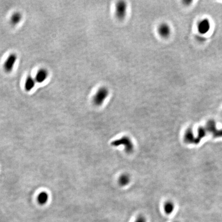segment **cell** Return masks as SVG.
<instances>
[{"instance_id": "2", "label": "cell", "mask_w": 222, "mask_h": 222, "mask_svg": "<svg viewBox=\"0 0 222 222\" xmlns=\"http://www.w3.org/2000/svg\"><path fill=\"white\" fill-rule=\"evenodd\" d=\"M111 145L113 146H124V150L126 153L130 154L132 153L134 150V145L132 141L130 138L128 136H123L120 139H117L116 140L113 141Z\"/></svg>"}, {"instance_id": "10", "label": "cell", "mask_w": 222, "mask_h": 222, "mask_svg": "<svg viewBox=\"0 0 222 222\" xmlns=\"http://www.w3.org/2000/svg\"><path fill=\"white\" fill-rule=\"evenodd\" d=\"M130 177L128 174H123L119 177L118 183L120 186L124 187L130 183Z\"/></svg>"}, {"instance_id": "8", "label": "cell", "mask_w": 222, "mask_h": 222, "mask_svg": "<svg viewBox=\"0 0 222 222\" xmlns=\"http://www.w3.org/2000/svg\"><path fill=\"white\" fill-rule=\"evenodd\" d=\"M35 79L33 78L31 76H28L27 79H26L25 82V85H24V87L26 91L29 92L31 90L34 89L35 86Z\"/></svg>"}, {"instance_id": "5", "label": "cell", "mask_w": 222, "mask_h": 222, "mask_svg": "<svg viewBox=\"0 0 222 222\" xmlns=\"http://www.w3.org/2000/svg\"><path fill=\"white\" fill-rule=\"evenodd\" d=\"M17 60V55L11 54L7 57L4 64V69L7 72H10L13 71Z\"/></svg>"}, {"instance_id": "14", "label": "cell", "mask_w": 222, "mask_h": 222, "mask_svg": "<svg viewBox=\"0 0 222 222\" xmlns=\"http://www.w3.org/2000/svg\"></svg>"}, {"instance_id": "1", "label": "cell", "mask_w": 222, "mask_h": 222, "mask_svg": "<svg viewBox=\"0 0 222 222\" xmlns=\"http://www.w3.org/2000/svg\"><path fill=\"white\" fill-rule=\"evenodd\" d=\"M109 90L106 87L98 89L93 97V102L95 105L100 106L103 105L109 95Z\"/></svg>"}, {"instance_id": "4", "label": "cell", "mask_w": 222, "mask_h": 222, "mask_svg": "<svg viewBox=\"0 0 222 222\" xmlns=\"http://www.w3.org/2000/svg\"><path fill=\"white\" fill-rule=\"evenodd\" d=\"M211 28V23L207 18L202 19L198 24V31L201 35H205Z\"/></svg>"}, {"instance_id": "9", "label": "cell", "mask_w": 222, "mask_h": 222, "mask_svg": "<svg viewBox=\"0 0 222 222\" xmlns=\"http://www.w3.org/2000/svg\"><path fill=\"white\" fill-rule=\"evenodd\" d=\"M175 209V204L172 201H168L166 202L164 205V210L166 214L169 215L174 211Z\"/></svg>"}, {"instance_id": "11", "label": "cell", "mask_w": 222, "mask_h": 222, "mask_svg": "<svg viewBox=\"0 0 222 222\" xmlns=\"http://www.w3.org/2000/svg\"><path fill=\"white\" fill-rule=\"evenodd\" d=\"M22 18V16L19 12H16L12 15L10 20V22L11 25H16L18 23L20 22Z\"/></svg>"}, {"instance_id": "12", "label": "cell", "mask_w": 222, "mask_h": 222, "mask_svg": "<svg viewBox=\"0 0 222 222\" xmlns=\"http://www.w3.org/2000/svg\"><path fill=\"white\" fill-rule=\"evenodd\" d=\"M49 199L48 194L46 192H41L38 196V201L41 205L45 204Z\"/></svg>"}, {"instance_id": "6", "label": "cell", "mask_w": 222, "mask_h": 222, "mask_svg": "<svg viewBox=\"0 0 222 222\" xmlns=\"http://www.w3.org/2000/svg\"><path fill=\"white\" fill-rule=\"evenodd\" d=\"M158 34L161 38H167L171 34L172 30L169 24L167 23H161L157 28Z\"/></svg>"}, {"instance_id": "13", "label": "cell", "mask_w": 222, "mask_h": 222, "mask_svg": "<svg viewBox=\"0 0 222 222\" xmlns=\"http://www.w3.org/2000/svg\"><path fill=\"white\" fill-rule=\"evenodd\" d=\"M134 222H146V217L143 215H139L136 217Z\"/></svg>"}, {"instance_id": "3", "label": "cell", "mask_w": 222, "mask_h": 222, "mask_svg": "<svg viewBox=\"0 0 222 222\" xmlns=\"http://www.w3.org/2000/svg\"><path fill=\"white\" fill-rule=\"evenodd\" d=\"M128 4L124 1L118 2L115 6V15L120 20L124 19L127 13Z\"/></svg>"}, {"instance_id": "7", "label": "cell", "mask_w": 222, "mask_h": 222, "mask_svg": "<svg viewBox=\"0 0 222 222\" xmlns=\"http://www.w3.org/2000/svg\"><path fill=\"white\" fill-rule=\"evenodd\" d=\"M48 76V72L46 69L44 68H41L38 71L37 74L35 75V82L39 83H41L44 82L46 80Z\"/></svg>"}]
</instances>
